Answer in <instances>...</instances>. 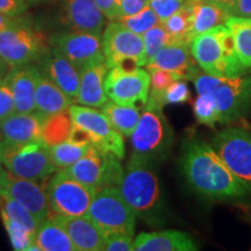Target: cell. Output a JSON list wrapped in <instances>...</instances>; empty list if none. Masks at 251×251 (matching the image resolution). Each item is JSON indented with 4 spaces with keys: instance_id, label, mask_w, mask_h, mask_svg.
Segmentation results:
<instances>
[{
    "instance_id": "obj_1",
    "label": "cell",
    "mask_w": 251,
    "mask_h": 251,
    "mask_svg": "<svg viewBox=\"0 0 251 251\" xmlns=\"http://www.w3.org/2000/svg\"><path fill=\"white\" fill-rule=\"evenodd\" d=\"M181 168L194 192L211 200H240L247 190L212 146L190 141L185 143Z\"/></svg>"
},
{
    "instance_id": "obj_2",
    "label": "cell",
    "mask_w": 251,
    "mask_h": 251,
    "mask_svg": "<svg viewBox=\"0 0 251 251\" xmlns=\"http://www.w3.org/2000/svg\"><path fill=\"white\" fill-rule=\"evenodd\" d=\"M119 188L126 201L143 221L152 226L164 222V201L155 163L133 153Z\"/></svg>"
},
{
    "instance_id": "obj_3",
    "label": "cell",
    "mask_w": 251,
    "mask_h": 251,
    "mask_svg": "<svg viewBox=\"0 0 251 251\" xmlns=\"http://www.w3.org/2000/svg\"><path fill=\"white\" fill-rule=\"evenodd\" d=\"M198 94H211L219 122L231 124L246 114L251 103V77H216L198 70L192 79Z\"/></svg>"
},
{
    "instance_id": "obj_4",
    "label": "cell",
    "mask_w": 251,
    "mask_h": 251,
    "mask_svg": "<svg viewBox=\"0 0 251 251\" xmlns=\"http://www.w3.org/2000/svg\"><path fill=\"white\" fill-rule=\"evenodd\" d=\"M163 107L162 101L148 97L139 125L130 136L133 153L153 163L165 159L174 144V130Z\"/></svg>"
},
{
    "instance_id": "obj_5",
    "label": "cell",
    "mask_w": 251,
    "mask_h": 251,
    "mask_svg": "<svg viewBox=\"0 0 251 251\" xmlns=\"http://www.w3.org/2000/svg\"><path fill=\"white\" fill-rule=\"evenodd\" d=\"M87 216L98 227L103 238L114 234L134 236L137 215L119 187H103L97 191Z\"/></svg>"
},
{
    "instance_id": "obj_6",
    "label": "cell",
    "mask_w": 251,
    "mask_h": 251,
    "mask_svg": "<svg viewBox=\"0 0 251 251\" xmlns=\"http://www.w3.org/2000/svg\"><path fill=\"white\" fill-rule=\"evenodd\" d=\"M49 49L45 35L33 29L27 20L0 31V58L9 68L39 62Z\"/></svg>"
},
{
    "instance_id": "obj_7",
    "label": "cell",
    "mask_w": 251,
    "mask_h": 251,
    "mask_svg": "<svg viewBox=\"0 0 251 251\" xmlns=\"http://www.w3.org/2000/svg\"><path fill=\"white\" fill-rule=\"evenodd\" d=\"M2 164L14 177L40 181L57 171L52 164L49 146L43 140L19 144L2 146Z\"/></svg>"
},
{
    "instance_id": "obj_8",
    "label": "cell",
    "mask_w": 251,
    "mask_h": 251,
    "mask_svg": "<svg viewBox=\"0 0 251 251\" xmlns=\"http://www.w3.org/2000/svg\"><path fill=\"white\" fill-rule=\"evenodd\" d=\"M62 170L79 183L97 191L103 187H119L124 176V169L117 156L93 146L80 159Z\"/></svg>"
},
{
    "instance_id": "obj_9",
    "label": "cell",
    "mask_w": 251,
    "mask_h": 251,
    "mask_svg": "<svg viewBox=\"0 0 251 251\" xmlns=\"http://www.w3.org/2000/svg\"><path fill=\"white\" fill-rule=\"evenodd\" d=\"M97 190L79 183L64 170H57L47 186L50 214L87 215Z\"/></svg>"
},
{
    "instance_id": "obj_10",
    "label": "cell",
    "mask_w": 251,
    "mask_h": 251,
    "mask_svg": "<svg viewBox=\"0 0 251 251\" xmlns=\"http://www.w3.org/2000/svg\"><path fill=\"white\" fill-rule=\"evenodd\" d=\"M102 51L108 69L119 67H146L142 35L134 33L118 20H112L101 36Z\"/></svg>"
},
{
    "instance_id": "obj_11",
    "label": "cell",
    "mask_w": 251,
    "mask_h": 251,
    "mask_svg": "<svg viewBox=\"0 0 251 251\" xmlns=\"http://www.w3.org/2000/svg\"><path fill=\"white\" fill-rule=\"evenodd\" d=\"M212 147L233 175L251 193V134L242 128H227L213 137Z\"/></svg>"
},
{
    "instance_id": "obj_12",
    "label": "cell",
    "mask_w": 251,
    "mask_h": 251,
    "mask_svg": "<svg viewBox=\"0 0 251 251\" xmlns=\"http://www.w3.org/2000/svg\"><path fill=\"white\" fill-rule=\"evenodd\" d=\"M105 92L112 101L125 106H144L150 90V74L141 67L108 69L103 81Z\"/></svg>"
},
{
    "instance_id": "obj_13",
    "label": "cell",
    "mask_w": 251,
    "mask_h": 251,
    "mask_svg": "<svg viewBox=\"0 0 251 251\" xmlns=\"http://www.w3.org/2000/svg\"><path fill=\"white\" fill-rule=\"evenodd\" d=\"M69 114L72 124L81 128L87 134L93 147L102 151L112 152L120 161L125 158L124 137L112 127L102 112L83 105H71Z\"/></svg>"
},
{
    "instance_id": "obj_14",
    "label": "cell",
    "mask_w": 251,
    "mask_h": 251,
    "mask_svg": "<svg viewBox=\"0 0 251 251\" xmlns=\"http://www.w3.org/2000/svg\"><path fill=\"white\" fill-rule=\"evenodd\" d=\"M0 194L25 207L40 224L49 218L50 208L45 187L35 180L14 177L7 171L0 174Z\"/></svg>"
},
{
    "instance_id": "obj_15",
    "label": "cell",
    "mask_w": 251,
    "mask_h": 251,
    "mask_svg": "<svg viewBox=\"0 0 251 251\" xmlns=\"http://www.w3.org/2000/svg\"><path fill=\"white\" fill-rule=\"evenodd\" d=\"M52 42L55 48L79 71L105 63L101 36L83 31H71L55 36Z\"/></svg>"
},
{
    "instance_id": "obj_16",
    "label": "cell",
    "mask_w": 251,
    "mask_h": 251,
    "mask_svg": "<svg viewBox=\"0 0 251 251\" xmlns=\"http://www.w3.org/2000/svg\"><path fill=\"white\" fill-rule=\"evenodd\" d=\"M190 46L191 54L203 72L216 77H231L230 67L219 37L218 26L194 36Z\"/></svg>"
},
{
    "instance_id": "obj_17",
    "label": "cell",
    "mask_w": 251,
    "mask_h": 251,
    "mask_svg": "<svg viewBox=\"0 0 251 251\" xmlns=\"http://www.w3.org/2000/svg\"><path fill=\"white\" fill-rule=\"evenodd\" d=\"M46 115L40 112H15L0 121L2 146H19L42 140V127Z\"/></svg>"
},
{
    "instance_id": "obj_18",
    "label": "cell",
    "mask_w": 251,
    "mask_h": 251,
    "mask_svg": "<svg viewBox=\"0 0 251 251\" xmlns=\"http://www.w3.org/2000/svg\"><path fill=\"white\" fill-rule=\"evenodd\" d=\"M37 63L41 74L54 81L70 98L76 99L79 90L80 71L57 48L49 49Z\"/></svg>"
},
{
    "instance_id": "obj_19",
    "label": "cell",
    "mask_w": 251,
    "mask_h": 251,
    "mask_svg": "<svg viewBox=\"0 0 251 251\" xmlns=\"http://www.w3.org/2000/svg\"><path fill=\"white\" fill-rule=\"evenodd\" d=\"M188 47L190 45L185 43H171L164 47L147 63V70L161 69L172 72L178 79L191 80L199 69Z\"/></svg>"
},
{
    "instance_id": "obj_20",
    "label": "cell",
    "mask_w": 251,
    "mask_h": 251,
    "mask_svg": "<svg viewBox=\"0 0 251 251\" xmlns=\"http://www.w3.org/2000/svg\"><path fill=\"white\" fill-rule=\"evenodd\" d=\"M40 76V69L34 64L9 68L5 78L11 86L18 113L35 111V93Z\"/></svg>"
},
{
    "instance_id": "obj_21",
    "label": "cell",
    "mask_w": 251,
    "mask_h": 251,
    "mask_svg": "<svg viewBox=\"0 0 251 251\" xmlns=\"http://www.w3.org/2000/svg\"><path fill=\"white\" fill-rule=\"evenodd\" d=\"M50 219L67 231L77 251L103 250V237L94 222L87 215L68 216L50 214Z\"/></svg>"
},
{
    "instance_id": "obj_22",
    "label": "cell",
    "mask_w": 251,
    "mask_h": 251,
    "mask_svg": "<svg viewBox=\"0 0 251 251\" xmlns=\"http://www.w3.org/2000/svg\"><path fill=\"white\" fill-rule=\"evenodd\" d=\"M105 18L94 0H65L64 21L72 31L101 36Z\"/></svg>"
},
{
    "instance_id": "obj_23",
    "label": "cell",
    "mask_w": 251,
    "mask_h": 251,
    "mask_svg": "<svg viewBox=\"0 0 251 251\" xmlns=\"http://www.w3.org/2000/svg\"><path fill=\"white\" fill-rule=\"evenodd\" d=\"M199 249L191 235L179 230L140 233L135 237L136 251H196Z\"/></svg>"
},
{
    "instance_id": "obj_24",
    "label": "cell",
    "mask_w": 251,
    "mask_h": 251,
    "mask_svg": "<svg viewBox=\"0 0 251 251\" xmlns=\"http://www.w3.org/2000/svg\"><path fill=\"white\" fill-rule=\"evenodd\" d=\"M108 68L106 63L93 65L80 71L79 90L76 97V101L79 105L87 107H101L108 100L105 92L103 81Z\"/></svg>"
},
{
    "instance_id": "obj_25",
    "label": "cell",
    "mask_w": 251,
    "mask_h": 251,
    "mask_svg": "<svg viewBox=\"0 0 251 251\" xmlns=\"http://www.w3.org/2000/svg\"><path fill=\"white\" fill-rule=\"evenodd\" d=\"M72 98L64 93L54 81L41 74L35 93V109L49 117L56 113L67 111L72 105Z\"/></svg>"
},
{
    "instance_id": "obj_26",
    "label": "cell",
    "mask_w": 251,
    "mask_h": 251,
    "mask_svg": "<svg viewBox=\"0 0 251 251\" xmlns=\"http://www.w3.org/2000/svg\"><path fill=\"white\" fill-rule=\"evenodd\" d=\"M192 12V36L226 24L230 14L209 0H186Z\"/></svg>"
},
{
    "instance_id": "obj_27",
    "label": "cell",
    "mask_w": 251,
    "mask_h": 251,
    "mask_svg": "<svg viewBox=\"0 0 251 251\" xmlns=\"http://www.w3.org/2000/svg\"><path fill=\"white\" fill-rule=\"evenodd\" d=\"M103 113L109 124L115 130H118L122 136L130 137L139 125L141 114L137 106H125L107 100L101 106Z\"/></svg>"
},
{
    "instance_id": "obj_28",
    "label": "cell",
    "mask_w": 251,
    "mask_h": 251,
    "mask_svg": "<svg viewBox=\"0 0 251 251\" xmlns=\"http://www.w3.org/2000/svg\"><path fill=\"white\" fill-rule=\"evenodd\" d=\"M35 243L41 251H77L67 231L50 218L37 228Z\"/></svg>"
},
{
    "instance_id": "obj_29",
    "label": "cell",
    "mask_w": 251,
    "mask_h": 251,
    "mask_svg": "<svg viewBox=\"0 0 251 251\" xmlns=\"http://www.w3.org/2000/svg\"><path fill=\"white\" fill-rule=\"evenodd\" d=\"M226 27L233 34L241 63L246 68H251V18L230 15L226 21Z\"/></svg>"
},
{
    "instance_id": "obj_30",
    "label": "cell",
    "mask_w": 251,
    "mask_h": 251,
    "mask_svg": "<svg viewBox=\"0 0 251 251\" xmlns=\"http://www.w3.org/2000/svg\"><path fill=\"white\" fill-rule=\"evenodd\" d=\"M92 144L85 142H77L74 140H67L63 142L49 147L50 158L57 170L69 168V166L80 159Z\"/></svg>"
},
{
    "instance_id": "obj_31",
    "label": "cell",
    "mask_w": 251,
    "mask_h": 251,
    "mask_svg": "<svg viewBox=\"0 0 251 251\" xmlns=\"http://www.w3.org/2000/svg\"><path fill=\"white\" fill-rule=\"evenodd\" d=\"M72 129V120L69 109L46 118L42 127V140L49 147L69 140Z\"/></svg>"
},
{
    "instance_id": "obj_32",
    "label": "cell",
    "mask_w": 251,
    "mask_h": 251,
    "mask_svg": "<svg viewBox=\"0 0 251 251\" xmlns=\"http://www.w3.org/2000/svg\"><path fill=\"white\" fill-rule=\"evenodd\" d=\"M174 39L175 43L191 45L192 42V12L186 2L179 11L161 23Z\"/></svg>"
},
{
    "instance_id": "obj_33",
    "label": "cell",
    "mask_w": 251,
    "mask_h": 251,
    "mask_svg": "<svg viewBox=\"0 0 251 251\" xmlns=\"http://www.w3.org/2000/svg\"><path fill=\"white\" fill-rule=\"evenodd\" d=\"M0 215H1V218H7L11 221L15 222L33 234H36L37 228L41 225L29 211H27L20 203L9 199V198H2Z\"/></svg>"
},
{
    "instance_id": "obj_34",
    "label": "cell",
    "mask_w": 251,
    "mask_h": 251,
    "mask_svg": "<svg viewBox=\"0 0 251 251\" xmlns=\"http://www.w3.org/2000/svg\"><path fill=\"white\" fill-rule=\"evenodd\" d=\"M192 109L199 124L214 128L216 122H219L218 106L211 94H198L192 103Z\"/></svg>"
},
{
    "instance_id": "obj_35",
    "label": "cell",
    "mask_w": 251,
    "mask_h": 251,
    "mask_svg": "<svg viewBox=\"0 0 251 251\" xmlns=\"http://www.w3.org/2000/svg\"><path fill=\"white\" fill-rule=\"evenodd\" d=\"M118 21L139 35H143L146 31L161 24L159 18L157 17V14L150 6H147L146 8H143L136 14L119 18Z\"/></svg>"
},
{
    "instance_id": "obj_36",
    "label": "cell",
    "mask_w": 251,
    "mask_h": 251,
    "mask_svg": "<svg viewBox=\"0 0 251 251\" xmlns=\"http://www.w3.org/2000/svg\"><path fill=\"white\" fill-rule=\"evenodd\" d=\"M146 52V64L164 47L175 43L174 39L162 24L152 27L142 35Z\"/></svg>"
},
{
    "instance_id": "obj_37",
    "label": "cell",
    "mask_w": 251,
    "mask_h": 251,
    "mask_svg": "<svg viewBox=\"0 0 251 251\" xmlns=\"http://www.w3.org/2000/svg\"><path fill=\"white\" fill-rule=\"evenodd\" d=\"M2 224L6 229L12 248L19 251H28L31 244L35 242V234L30 233L21 226L11 221L7 218H1Z\"/></svg>"
},
{
    "instance_id": "obj_38",
    "label": "cell",
    "mask_w": 251,
    "mask_h": 251,
    "mask_svg": "<svg viewBox=\"0 0 251 251\" xmlns=\"http://www.w3.org/2000/svg\"><path fill=\"white\" fill-rule=\"evenodd\" d=\"M149 74L150 90L148 97L163 102V94H164L165 90L175 80H178V77L172 74V72L161 70V69H152V70H149Z\"/></svg>"
},
{
    "instance_id": "obj_39",
    "label": "cell",
    "mask_w": 251,
    "mask_h": 251,
    "mask_svg": "<svg viewBox=\"0 0 251 251\" xmlns=\"http://www.w3.org/2000/svg\"><path fill=\"white\" fill-rule=\"evenodd\" d=\"M190 100V90L186 84V80H175L163 94V102L164 105H175V103H183Z\"/></svg>"
},
{
    "instance_id": "obj_40",
    "label": "cell",
    "mask_w": 251,
    "mask_h": 251,
    "mask_svg": "<svg viewBox=\"0 0 251 251\" xmlns=\"http://www.w3.org/2000/svg\"><path fill=\"white\" fill-rule=\"evenodd\" d=\"M186 0H150L149 6L159 18L161 23L183 7Z\"/></svg>"
},
{
    "instance_id": "obj_41",
    "label": "cell",
    "mask_w": 251,
    "mask_h": 251,
    "mask_svg": "<svg viewBox=\"0 0 251 251\" xmlns=\"http://www.w3.org/2000/svg\"><path fill=\"white\" fill-rule=\"evenodd\" d=\"M15 112L17 111H15L13 93L7 79L4 77L0 79V121L5 120Z\"/></svg>"
},
{
    "instance_id": "obj_42",
    "label": "cell",
    "mask_w": 251,
    "mask_h": 251,
    "mask_svg": "<svg viewBox=\"0 0 251 251\" xmlns=\"http://www.w3.org/2000/svg\"><path fill=\"white\" fill-rule=\"evenodd\" d=\"M134 236L127 234H114L103 238V250L106 251H131Z\"/></svg>"
},
{
    "instance_id": "obj_43",
    "label": "cell",
    "mask_w": 251,
    "mask_h": 251,
    "mask_svg": "<svg viewBox=\"0 0 251 251\" xmlns=\"http://www.w3.org/2000/svg\"><path fill=\"white\" fill-rule=\"evenodd\" d=\"M27 8L26 0H0V12L9 17H21Z\"/></svg>"
},
{
    "instance_id": "obj_44",
    "label": "cell",
    "mask_w": 251,
    "mask_h": 251,
    "mask_svg": "<svg viewBox=\"0 0 251 251\" xmlns=\"http://www.w3.org/2000/svg\"><path fill=\"white\" fill-rule=\"evenodd\" d=\"M149 1L150 0H119V18L139 13L149 6Z\"/></svg>"
},
{
    "instance_id": "obj_45",
    "label": "cell",
    "mask_w": 251,
    "mask_h": 251,
    "mask_svg": "<svg viewBox=\"0 0 251 251\" xmlns=\"http://www.w3.org/2000/svg\"><path fill=\"white\" fill-rule=\"evenodd\" d=\"M102 14L109 20H118L119 0H94Z\"/></svg>"
},
{
    "instance_id": "obj_46",
    "label": "cell",
    "mask_w": 251,
    "mask_h": 251,
    "mask_svg": "<svg viewBox=\"0 0 251 251\" xmlns=\"http://www.w3.org/2000/svg\"><path fill=\"white\" fill-rule=\"evenodd\" d=\"M229 14L234 17L251 18V0H235Z\"/></svg>"
},
{
    "instance_id": "obj_47",
    "label": "cell",
    "mask_w": 251,
    "mask_h": 251,
    "mask_svg": "<svg viewBox=\"0 0 251 251\" xmlns=\"http://www.w3.org/2000/svg\"><path fill=\"white\" fill-rule=\"evenodd\" d=\"M25 19L20 17H9V15H6L0 12V31L7 29L9 27H13L15 25L20 24L21 21H24Z\"/></svg>"
},
{
    "instance_id": "obj_48",
    "label": "cell",
    "mask_w": 251,
    "mask_h": 251,
    "mask_svg": "<svg viewBox=\"0 0 251 251\" xmlns=\"http://www.w3.org/2000/svg\"><path fill=\"white\" fill-rule=\"evenodd\" d=\"M209 1L213 2V4H215L216 6H219V7L224 8L225 11H227L229 13L231 7H233L235 0H209Z\"/></svg>"
},
{
    "instance_id": "obj_49",
    "label": "cell",
    "mask_w": 251,
    "mask_h": 251,
    "mask_svg": "<svg viewBox=\"0 0 251 251\" xmlns=\"http://www.w3.org/2000/svg\"><path fill=\"white\" fill-rule=\"evenodd\" d=\"M8 70H9V67L7 65V63L0 58V79H2V78L6 76V74H7Z\"/></svg>"
},
{
    "instance_id": "obj_50",
    "label": "cell",
    "mask_w": 251,
    "mask_h": 251,
    "mask_svg": "<svg viewBox=\"0 0 251 251\" xmlns=\"http://www.w3.org/2000/svg\"><path fill=\"white\" fill-rule=\"evenodd\" d=\"M28 2V5H35V4H40V2H45V1H50V0H26Z\"/></svg>"
},
{
    "instance_id": "obj_51",
    "label": "cell",
    "mask_w": 251,
    "mask_h": 251,
    "mask_svg": "<svg viewBox=\"0 0 251 251\" xmlns=\"http://www.w3.org/2000/svg\"><path fill=\"white\" fill-rule=\"evenodd\" d=\"M2 172V148H1V142H0V174Z\"/></svg>"
},
{
    "instance_id": "obj_52",
    "label": "cell",
    "mask_w": 251,
    "mask_h": 251,
    "mask_svg": "<svg viewBox=\"0 0 251 251\" xmlns=\"http://www.w3.org/2000/svg\"><path fill=\"white\" fill-rule=\"evenodd\" d=\"M1 205H2V197L1 194H0V207H1Z\"/></svg>"
}]
</instances>
